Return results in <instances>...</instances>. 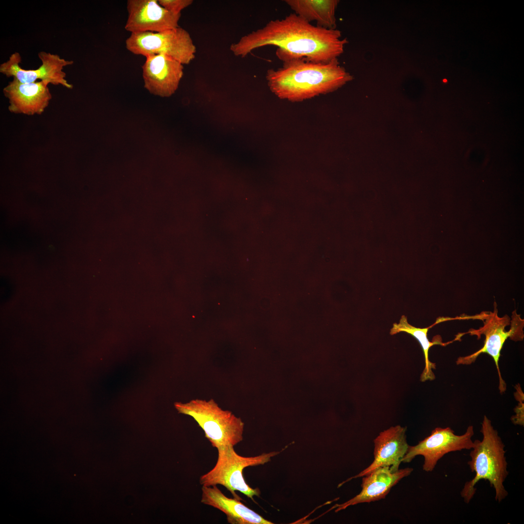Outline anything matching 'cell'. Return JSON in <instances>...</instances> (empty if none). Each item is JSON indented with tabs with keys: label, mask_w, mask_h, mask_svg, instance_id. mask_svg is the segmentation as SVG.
Instances as JSON below:
<instances>
[{
	"label": "cell",
	"mask_w": 524,
	"mask_h": 524,
	"mask_svg": "<svg viewBox=\"0 0 524 524\" xmlns=\"http://www.w3.org/2000/svg\"><path fill=\"white\" fill-rule=\"evenodd\" d=\"M126 49L132 53L145 57L164 54L182 65L189 64L195 58L196 47L190 33L180 27L160 32L131 33L125 41Z\"/></svg>",
	"instance_id": "7"
},
{
	"label": "cell",
	"mask_w": 524,
	"mask_h": 524,
	"mask_svg": "<svg viewBox=\"0 0 524 524\" xmlns=\"http://www.w3.org/2000/svg\"><path fill=\"white\" fill-rule=\"evenodd\" d=\"M282 63L280 68L268 69L266 79L275 95L292 102L333 92L353 78L340 65L337 58L327 63L304 59H288Z\"/></svg>",
	"instance_id": "2"
},
{
	"label": "cell",
	"mask_w": 524,
	"mask_h": 524,
	"mask_svg": "<svg viewBox=\"0 0 524 524\" xmlns=\"http://www.w3.org/2000/svg\"><path fill=\"white\" fill-rule=\"evenodd\" d=\"M431 327V326L426 328L415 327L408 323L406 316L402 315L399 320V323H394L390 332L391 335L401 332L407 333L414 337L420 344L424 352L425 363V368L420 376V380L422 382L433 380L435 378L432 370L436 369V364L429 360L428 352L430 348L433 345L443 344L441 339L439 338H436L432 342L429 341L427 338V332Z\"/></svg>",
	"instance_id": "17"
},
{
	"label": "cell",
	"mask_w": 524,
	"mask_h": 524,
	"mask_svg": "<svg viewBox=\"0 0 524 524\" xmlns=\"http://www.w3.org/2000/svg\"><path fill=\"white\" fill-rule=\"evenodd\" d=\"M41 65L36 69H24L19 64L22 58L19 53L15 52L9 59L0 64V73L7 77H13L23 83L33 82L38 80L47 84L61 85L72 89V84L66 79V74L63 71L65 66L73 64V60H66L56 54L41 51L38 53Z\"/></svg>",
	"instance_id": "9"
},
{
	"label": "cell",
	"mask_w": 524,
	"mask_h": 524,
	"mask_svg": "<svg viewBox=\"0 0 524 524\" xmlns=\"http://www.w3.org/2000/svg\"><path fill=\"white\" fill-rule=\"evenodd\" d=\"M183 68V65L167 55L147 56L142 66L144 87L154 95L170 97L178 88Z\"/></svg>",
	"instance_id": "11"
},
{
	"label": "cell",
	"mask_w": 524,
	"mask_h": 524,
	"mask_svg": "<svg viewBox=\"0 0 524 524\" xmlns=\"http://www.w3.org/2000/svg\"><path fill=\"white\" fill-rule=\"evenodd\" d=\"M126 31L132 33L160 32L179 27L181 14L162 7L158 0H128Z\"/></svg>",
	"instance_id": "10"
},
{
	"label": "cell",
	"mask_w": 524,
	"mask_h": 524,
	"mask_svg": "<svg viewBox=\"0 0 524 524\" xmlns=\"http://www.w3.org/2000/svg\"><path fill=\"white\" fill-rule=\"evenodd\" d=\"M481 425L482 439L474 441V446L470 453L471 460L468 462L475 475L465 484L460 492L467 504L473 498L476 491L475 486L481 479L488 480L494 488L495 499L498 502H501L508 495L504 485L508 474L505 445L491 421L485 415Z\"/></svg>",
	"instance_id": "3"
},
{
	"label": "cell",
	"mask_w": 524,
	"mask_h": 524,
	"mask_svg": "<svg viewBox=\"0 0 524 524\" xmlns=\"http://www.w3.org/2000/svg\"><path fill=\"white\" fill-rule=\"evenodd\" d=\"M341 37L339 30L314 26L294 13L243 36L230 45V50L235 56L245 57L255 49L271 45L277 47L276 55L282 62L304 59L327 63L343 53L348 41Z\"/></svg>",
	"instance_id": "1"
},
{
	"label": "cell",
	"mask_w": 524,
	"mask_h": 524,
	"mask_svg": "<svg viewBox=\"0 0 524 524\" xmlns=\"http://www.w3.org/2000/svg\"><path fill=\"white\" fill-rule=\"evenodd\" d=\"M474 434L473 426H469L461 435H456L449 427H436L429 436L417 445H409L402 462H409L416 456L421 455L424 458L423 469L426 472H431L444 455L463 449H472L474 446L472 440Z\"/></svg>",
	"instance_id": "8"
},
{
	"label": "cell",
	"mask_w": 524,
	"mask_h": 524,
	"mask_svg": "<svg viewBox=\"0 0 524 524\" xmlns=\"http://www.w3.org/2000/svg\"><path fill=\"white\" fill-rule=\"evenodd\" d=\"M158 0L162 7L175 14H181L182 10L191 5L193 2L192 0Z\"/></svg>",
	"instance_id": "18"
},
{
	"label": "cell",
	"mask_w": 524,
	"mask_h": 524,
	"mask_svg": "<svg viewBox=\"0 0 524 524\" xmlns=\"http://www.w3.org/2000/svg\"><path fill=\"white\" fill-rule=\"evenodd\" d=\"M496 306H494L493 312H483L477 316L483 322V326L477 329H471L469 333L472 335H475L479 339L481 335H485V341L483 347L476 352L468 356L459 357L456 363L458 365H469L475 362L476 358L482 353H487L493 359L496 365L499 377V386L500 393L503 394L507 389L505 381L503 379L499 366L500 352L503 345L508 338L517 341H522L524 338L523 328L524 320L520 316L517 314L515 311L513 312L511 328L508 331L506 330V327L510 324L509 317L505 315L499 317L498 314Z\"/></svg>",
	"instance_id": "6"
},
{
	"label": "cell",
	"mask_w": 524,
	"mask_h": 524,
	"mask_svg": "<svg viewBox=\"0 0 524 524\" xmlns=\"http://www.w3.org/2000/svg\"><path fill=\"white\" fill-rule=\"evenodd\" d=\"M48 85L41 81L23 83L13 78L3 89L9 100V111L28 115H41L52 98Z\"/></svg>",
	"instance_id": "13"
},
{
	"label": "cell",
	"mask_w": 524,
	"mask_h": 524,
	"mask_svg": "<svg viewBox=\"0 0 524 524\" xmlns=\"http://www.w3.org/2000/svg\"><path fill=\"white\" fill-rule=\"evenodd\" d=\"M179 412L192 417L203 429L213 447L234 446L243 440L244 423L231 411L223 410L213 399H195L177 403Z\"/></svg>",
	"instance_id": "4"
},
{
	"label": "cell",
	"mask_w": 524,
	"mask_h": 524,
	"mask_svg": "<svg viewBox=\"0 0 524 524\" xmlns=\"http://www.w3.org/2000/svg\"><path fill=\"white\" fill-rule=\"evenodd\" d=\"M234 446H224L218 448V457L213 468L201 475L199 482L202 486L221 485L225 487L238 500H242L236 493L238 491L253 501L254 496H259L258 488L252 489L245 481L243 470L247 467L264 464L271 458L280 453L272 452L255 457H246L238 455Z\"/></svg>",
	"instance_id": "5"
},
{
	"label": "cell",
	"mask_w": 524,
	"mask_h": 524,
	"mask_svg": "<svg viewBox=\"0 0 524 524\" xmlns=\"http://www.w3.org/2000/svg\"><path fill=\"white\" fill-rule=\"evenodd\" d=\"M406 427L397 425L381 432L374 440L373 462L358 475L341 483L339 487L352 478L368 475L380 467H389L393 472L398 470L409 446L406 441Z\"/></svg>",
	"instance_id": "12"
},
{
	"label": "cell",
	"mask_w": 524,
	"mask_h": 524,
	"mask_svg": "<svg viewBox=\"0 0 524 524\" xmlns=\"http://www.w3.org/2000/svg\"><path fill=\"white\" fill-rule=\"evenodd\" d=\"M201 502L224 512L231 524H272L240 500L227 497L216 486H202Z\"/></svg>",
	"instance_id": "15"
},
{
	"label": "cell",
	"mask_w": 524,
	"mask_h": 524,
	"mask_svg": "<svg viewBox=\"0 0 524 524\" xmlns=\"http://www.w3.org/2000/svg\"><path fill=\"white\" fill-rule=\"evenodd\" d=\"M412 471L411 468L399 469L395 472H392L387 466L377 468L363 476L360 493L343 504L335 505L334 508H337L335 511L359 503H369L385 498L391 488L401 479L409 476Z\"/></svg>",
	"instance_id": "14"
},
{
	"label": "cell",
	"mask_w": 524,
	"mask_h": 524,
	"mask_svg": "<svg viewBox=\"0 0 524 524\" xmlns=\"http://www.w3.org/2000/svg\"><path fill=\"white\" fill-rule=\"evenodd\" d=\"M285 2L295 13L311 23L316 21L318 27L336 29L335 11L338 0H286Z\"/></svg>",
	"instance_id": "16"
}]
</instances>
